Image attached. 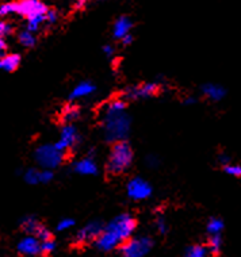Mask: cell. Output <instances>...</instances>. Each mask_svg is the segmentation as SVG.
<instances>
[{
    "mask_svg": "<svg viewBox=\"0 0 241 257\" xmlns=\"http://www.w3.org/2000/svg\"><path fill=\"white\" fill-rule=\"evenodd\" d=\"M133 163V149L129 142L119 140L112 144L110 156L106 163V175L107 176H119L130 168Z\"/></svg>",
    "mask_w": 241,
    "mask_h": 257,
    "instance_id": "cell-1",
    "label": "cell"
},
{
    "mask_svg": "<svg viewBox=\"0 0 241 257\" xmlns=\"http://www.w3.org/2000/svg\"><path fill=\"white\" fill-rule=\"evenodd\" d=\"M137 218L133 217L132 214H120L115 219H112L108 225L104 226V230L111 233L114 237H115L118 241L120 242V245L124 244L125 241H128L129 238H132V234L133 231L136 230L137 227Z\"/></svg>",
    "mask_w": 241,
    "mask_h": 257,
    "instance_id": "cell-2",
    "label": "cell"
},
{
    "mask_svg": "<svg viewBox=\"0 0 241 257\" xmlns=\"http://www.w3.org/2000/svg\"><path fill=\"white\" fill-rule=\"evenodd\" d=\"M68 156H71L69 152L57 151L54 145H44L36 152L37 163L45 169H53L63 164L68 160Z\"/></svg>",
    "mask_w": 241,
    "mask_h": 257,
    "instance_id": "cell-3",
    "label": "cell"
},
{
    "mask_svg": "<svg viewBox=\"0 0 241 257\" xmlns=\"http://www.w3.org/2000/svg\"><path fill=\"white\" fill-rule=\"evenodd\" d=\"M153 239L148 235L134 237L119 245V252L122 257H145L153 248Z\"/></svg>",
    "mask_w": 241,
    "mask_h": 257,
    "instance_id": "cell-4",
    "label": "cell"
},
{
    "mask_svg": "<svg viewBox=\"0 0 241 257\" xmlns=\"http://www.w3.org/2000/svg\"><path fill=\"white\" fill-rule=\"evenodd\" d=\"M104 223H102L100 221H95L91 222L88 225H85L83 229L77 231L75 238L72 241V244L76 245V246H81V245H87V244H92L95 242L98 237L103 233L104 230Z\"/></svg>",
    "mask_w": 241,
    "mask_h": 257,
    "instance_id": "cell-5",
    "label": "cell"
},
{
    "mask_svg": "<svg viewBox=\"0 0 241 257\" xmlns=\"http://www.w3.org/2000/svg\"><path fill=\"white\" fill-rule=\"evenodd\" d=\"M48 7L41 3L38 0H22V2H15V14L22 15L27 21L34 19L41 15H46Z\"/></svg>",
    "mask_w": 241,
    "mask_h": 257,
    "instance_id": "cell-6",
    "label": "cell"
},
{
    "mask_svg": "<svg viewBox=\"0 0 241 257\" xmlns=\"http://www.w3.org/2000/svg\"><path fill=\"white\" fill-rule=\"evenodd\" d=\"M160 85L156 83H144V84L133 85L125 89L124 100H136L141 98H152L160 92Z\"/></svg>",
    "mask_w": 241,
    "mask_h": 257,
    "instance_id": "cell-7",
    "label": "cell"
},
{
    "mask_svg": "<svg viewBox=\"0 0 241 257\" xmlns=\"http://www.w3.org/2000/svg\"><path fill=\"white\" fill-rule=\"evenodd\" d=\"M128 194L134 200L147 199L152 194V187L141 178H134L128 184Z\"/></svg>",
    "mask_w": 241,
    "mask_h": 257,
    "instance_id": "cell-8",
    "label": "cell"
},
{
    "mask_svg": "<svg viewBox=\"0 0 241 257\" xmlns=\"http://www.w3.org/2000/svg\"><path fill=\"white\" fill-rule=\"evenodd\" d=\"M77 130L72 124H64L61 128V138L60 141L54 145L56 149L60 152H68L77 142Z\"/></svg>",
    "mask_w": 241,
    "mask_h": 257,
    "instance_id": "cell-9",
    "label": "cell"
},
{
    "mask_svg": "<svg viewBox=\"0 0 241 257\" xmlns=\"http://www.w3.org/2000/svg\"><path fill=\"white\" fill-rule=\"evenodd\" d=\"M40 248L41 242L34 235H27L21 239L18 244V252L22 256H40Z\"/></svg>",
    "mask_w": 241,
    "mask_h": 257,
    "instance_id": "cell-10",
    "label": "cell"
},
{
    "mask_svg": "<svg viewBox=\"0 0 241 257\" xmlns=\"http://www.w3.org/2000/svg\"><path fill=\"white\" fill-rule=\"evenodd\" d=\"M202 93L205 95L206 98H209L210 100L219 102L221 99L225 98V95H226V89L218 84L207 83V84L202 85Z\"/></svg>",
    "mask_w": 241,
    "mask_h": 257,
    "instance_id": "cell-11",
    "label": "cell"
},
{
    "mask_svg": "<svg viewBox=\"0 0 241 257\" xmlns=\"http://www.w3.org/2000/svg\"><path fill=\"white\" fill-rule=\"evenodd\" d=\"M133 26V23L130 21L128 17H119V18L116 19L115 23H114V37H115L116 40H122V38H125L126 36H129V31Z\"/></svg>",
    "mask_w": 241,
    "mask_h": 257,
    "instance_id": "cell-12",
    "label": "cell"
},
{
    "mask_svg": "<svg viewBox=\"0 0 241 257\" xmlns=\"http://www.w3.org/2000/svg\"><path fill=\"white\" fill-rule=\"evenodd\" d=\"M79 116H80V107L75 103H68L63 107V110L60 111V120L65 124L76 120Z\"/></svg>",
    "mask_w": 241,
    "mask_h": 257,
    "instance_id": "cell-13",
    "label": "cell"
},
{
    "mask_svg": "<svg viewBox=\"0 0 241 257\" xmlns=\"http://www.w3.org/2000/svg\"><path fill=\"white\" fill-rule=\"evenodd\" d=\"M75 171L81 175H96L98 173V168H96V164L92 160V156L89 157H85L81 161H79L76 165H75Z\"/></svg>",
    "mask_w": 241,
    "mask_h": 257,
    "instance_id": "cell-14",
    "label": "cell"
},
{
    "mask_svg": "<svg viewBox=\"0 0 241 257\" xmlns=\"http://www.w3.org/2000/svg\"><path fill=\"white\" fill-rule=\"evenodd\" d=\"M21 65V56L19 54H7L3 58H0V69L7 72H14L18 69Z\"/></svg>",
    "mask_w": 241,
    "mask_h": 257,
    "instance_id": "cell-15",
    "label": "cell"
},
{
    "mask_svg": "<svg viewBox=\"0 0 241 257\" xmlns=\"http://www.w3.org/2000/svg\"><path fill=\"white\" fill-rule=\"evenodd\" d=\"M95 89H96V87H95L91 81H83V83H80L77 87H75V89H73L71 95H69V99H71V100H75V99L77 98H83V96H87L89 93L94 92Z\"/></svg>",
    "mask_w": 241,
    "mask_h": 257,
    "instance_id": "cell-16",
    "label": "cell"
},
{
    "mask_svg": "<svg viewBox=\"0 0 241 257\" xmlns=\"http://www.w3.org/2000/svg\"><path fill=\"white\" fill-rule=\"evenodd\" d=\"M209 254L210 252L207 246L202 244L190 245L184 252V257H209Z\"/></svg>",
    "mask_w": 241,
    "mask_h": 257,
    "instance_id": "cell-17",
    "label": "cell"
},
{
    "mask_svg": "<svg viewBox=\"0 0 241 257\" xmlns=\"http://www.w3.org/2000/svg\"><path fill=\"white\" fill-rule=\"evenodd\" d=\"M223 221L218 217H211L206 225V230L210 235H215V234H221V231L223 230Z\"/></svg>",
    "mask_w": 241,
    "mask_h": 257,
    "instance_id": "cell-18",
    "label": "cell"
},
{
    "mask_svg": "<svg viewBox=\"0 0 241 257\" xmlns=\"http://www.w3.org/2000/svg\"><path fill=\"white\" fill-rule=\"evenodd\" d=\"M40 225V221L34 217H26L21 222V229H22L26 234L29 235H34L36 233L37 227Z\"/></svg>",
    "mask_w": 241,
    "mask_h": 257,
    "instance_id": "cell-19",
    "label": "cell"
},
{
    "mask_svg": "<svg viewBox=\"0 0 241 257\" xmlns=\"http://www.w3.org/2000/svg\"><path fill=\"white\" fill-rule=\"evenodd\" d=\"M221 248H222V237L221 234H215V235H210L209 241H207V249L211 254H219L221 252Z\"/></svg>",
    "mask_w": 241,
    "mask_h": 257,
    "instance_id": "cell-20",
    "label": "cell"
},
{
    "mask_svg": "<svg viewBox=\"0 0 241 257\" xmlns=\"http://www.w3.org/2000/svg\"><path fill=\"white\" fill-rule=\"evenodd\" d=\"M34 237H36L40 242H45V241H49V239H54L52 231L45 226L44 223H41V222L40 225H38V227H37L36 233H34Z\"/></svg>",
    "mask_w": 241,
    "mask_h": 257,
    "instance_id": "cell-21",
    "label": "cell"
},
{
    "mask_svg": "<svg viewBox=\"0 0 241 257\" xmlns=\"http://www.w3.org/2000/svg\"><path fill=\"white\" fill-rule=\"evenodd\" d=\"M19 42L23 45V46H26V48H33L34 45H36V37L33 36V33L30 31H22V33H19L18 37Z\"/></svg>",
    "mask_w": 241,
    "mask_h": 257,
    "instance_id": "cell-22",
    "label": "cell"
},
{
    "mask_svg": "<svg viewBox=\"0 0 241 257\" xmlns=\"http://www.w3.org/2000/svg\"><path fill=\"white\" fill-rule=\"evenodd\" d=\"M54 249H56V242H54V239H49V241L41 242L40 256L41 257H50L52 254H53Z\"/></svg>",
    "mask_w": 241,
    "mask_h": 257,
    "instance_id": "cell-23",
    "label": "cell"
},
{
    "mask_svg": "<svg viewBox=\"0 0 241 257\" xmlns=\"http://www.w3.org/2000/svg\"><path fill=\"white\" fill-rule=\"evenodd\" d=\"M223 172L228 173V175H232L234 178H241V165L236 164H228L222 167Z\"/></svg>",
    "mask_w": 241,
    "mask_h": 257,
    "instance_id": "cell-24",
    "label": "cell"
},
{
    "mask_svg": "<svg viewBox=\"0 0 241 257\" xmlns=\"http://www.w3.org/2000/svg\"><path fill=\"white\" fill-rule=\"evenodd\" d=\"M25 179L30 184H37V183H40V172L37 169H29L25 175Z\"/></svg>",
    "mask_w": 241,
    "mask_h": 257,
    "instance_id": "cell-25",
    "label": "cell"
},
{
    "mask_svg": "<svg viewBox=\"0 0 241 257\" xmlns=\"http://www.w3.org/2000/svg\"><path fill=\"white\" fill-rule=\"evenodd\" d=\"M14 27L10 22H6V21H2L0 22V38H5V37L13 34Z\"/></svg>",
    "mask_w": 241,
    "mask_h": 257,
    "instance_id": "cell-26",
    "label": "cell"
},
{
    "mask_svg": "<svg viewBox=\"0 0 241 257\" xmlns=\"http://www.w3.org/2000/svg\"><path fill=\"white\" fill-rule=\"evenodd\" d=\"M11 13H15V2L6 3L0 7V17H7Z\"/></svg>",
    "mask_w": 241,
    "mask_h": 257,
    "instance_id": "cell-27",
    "label": "cell"
},
{
    "mask_svg": "<svg viewBox=\"0 0 241 257\" xmlns=\"http://www.w3.org/2000/svg\"><path fill=\"white\" fill-rule=\"evenodd\" d=\"M156 227L160 234H165L168 231V226H167V222H165V218L163 215L156 218Z\"/></svg>",
    "mask_w": 241,
    "mask_h": 257,
    "instance_id": "cell-28",
    "label": "cell"
},
{
    "mask_svg": "<svg viewBox=\"0 0 241 257\" xmlns=\"http://www.w3.org/2000/svg\"><path fill=\"white\" fill-rule=\"evenodd\" d=\"M58 19V13L56 9H48V13H46V18H45V22H48L49 25H53L56 23V21Z\"/></svg>",
    "mask_w": 241,
    "mask_h": 257,
    "instance_id": "cell-29",
    "label": "cell"
},
{
    "mask_svg": "<svg viewBox=\"0 0 241 257\" xmlns=\"http://www.w3.org/2000/svg\"><path fill=\"white\" fill-rule=\"evenodd\" d=\"M75 225V221L71 219V218H68V219H63V221H60V223L57 225V230L58 231H63V230H67L69 227H72Z\"/></svg>",
    "mask_w": 241,
    "mask_h": 257,
    "instance_id": "cell-30",
    "label": "cell"
},
{
    "mask_svg": "<svg viewBox=\"0 0 241 257\" xmlns=\"http://www.w3.org/2000/svg\"><path fill=\"white\" fill-rule=\"evenodd\" d=\"M53 179V172L50 169H45L44 172H40V182L48 183Z\"/></svg>",
    "mask_w": 241,
    "mask_h": 257,
    "instance_id": "cell-31",
    "label": "cell"
},
{
    "mask_svg": "<svg viewBox=\"0 0 241 257\" xmlns=\"http://www.w3.org/2000/svg\"><path fill=\"white\" fill-rule=\"evenodd\" d=\"M218 161L219 164L222 165V167H225V165L230 164V157H229L228 155H225V153H221V155L218 156Z\"/></svg>",
    "mask_w": 241,
    "mask_h": 257,
    "instance_id": "cell-32",
    "label": "cell"
},
{
    "mask_svg": "<svg viewBox=\"0 0 241 257\" xmlns=\"http://www.w3.org/2000/svg\"><path fill=\"white\" fill-rule=\"evenodd\" d=\"M103 52L107 54L108 57H111L112 54H114V48H112V46H110V45H106V46L103 48Z\"/></svg>",
    "mask_w": 241,
    "mask_h": 257,
    "instance_id": "cell-33",
    "label": "cell"
},
{
    "mask_svg": "<svg viewBox=\"0 0 241 257\" xmlns=\"http://www.w3.org/2000/svg\"><path fill=\"white\" fill-rule=\"evenodd\" d=\"M120 42H122V45H124V46H128V45H130L132 42H133V37L129 34V36H126L125 38H122V40H120Z\"/></svg>",
    "mask_w": 241,
    "mask_h": 257,
    "instance_id": "cell-34",
    "label": "cell"
},
{
    "mask_svg": "<svg viewBox=\"0 0 241 257\" xmlns=\"http://www.w3.org/2000/svg\"><path fill=\"white\" fill-rule=\"evenodd\" d=\"M7 49V44H6L5 38H0V53H3Z\"/></svg>",
    "mask_w": 241,
    "mask_h": 257,
    "instance_id": "cell-35",
    "label": "cell"
},
{
    "mask_svg": "<svg viewBox=\"0 0 241 257\" xmlns=\"http://www.w3.org/2000/svg\"><path fill=\"white\" fill-rule=\"evenodd\" d=\"M84 2H77V3H75V9L76 10H80V9H83V7H84Z\"/></svg>",
    "mask_w": 241,
    "mask_h": 257,
    "instance_id": "cell-36",
    "label": "cell"
},
{
    "mask_svg": "<svg viewBox=\"0 0 241 257\" xmlns=\"http://www.w3.org/2000/svg\"><path fill=\"white\" fill-rule=\"evenodd\" d=\"M195 102H197V99L195 98H188L184 100V103H186V104H194Z\"/></svg>",
    "mask_w": 241,
    "mask_h": 257,
    "instance_id": "cell-37",
    "label": "cell"
},
{
    "mask_svg": "<svg viewBox=\"0 0 241 257\" xmlns=\"http://www.w3.org/2000/svg\"><path fill=\"white\" fill-rule=\"evenodd\" d=\"M23 257H34V256H23Z\"/></svg>",
    "mask_w": 241,
    "mask_h": 257,
    "instance_id": "cell-38",
    "label": "cell"
}]
</instances>
